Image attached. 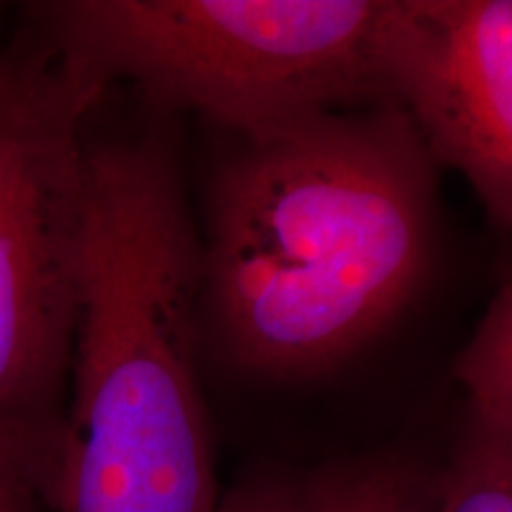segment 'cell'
Returning <instances> with one entry per match:
<instances>
[{
	"label": "cell",
	"mask_w": 512,
	"mask_h": 512,
	"mask_svg": "<svg viewBox=\"0 0 512 512\" xmlns=\"http://www.w3.org/2000/svg\"><path fill=\"white\" fill-rule=\"evenodd\" d=\"M235 140L209 183L202 323L242 370L311 375L366 344L420 287L434 162L394 105Z\"/></svg>",
	"instance_id": "6da1fadb"
},
{
	"label": "cell",
	"mask_w": 512,
	"mask_h": 512,
	"mask_svg": "<svg viewBox=\"0 0 512 512\" xmlns=\"http://www.w3.org/2000/svg\"><path fill=\"white\" fill-rule=\"evenodd\" d=\"M202 332L200 233L171 133L91 131L55 482L64 510H216Z\"/></svg>",
	"instance_id": "7a4b0ae2"
},
{
	"label": "cell",
	"mask_w": 512,
	"mask_h": 512,
	"mask_svg": "<svg viewBox=\"0 0 512 512\" xmlns=\"http://www.w3.org/2000/svg\"><path fill=\"white\" fill-rule=\"evenodd\" d=\"M387 0H53L31 27L107 88L252 136L320 112L387 105Z\"/></svg>",
	"instance_id": "3957f363"
},
{
	"label": "cell",
	"mask_w": 512,
	"mask_h": 512,
	"mask_svg": "<svg viewBox=\"0 0 512 512\" xmlns=\"http://www.w3.org/2000/svg\"><path fill=\"white\" fill-rule=\"evenodd\" d=\"M110 88L38 31L0 48V437L60 453L86 150Z\"/></svg>",
	"instance_id": "277c9868"
},
{
	"label": "cell",
	"mask_w": 512,
	"mask_h": 512,
	"mask_svg": "<svg viewBox=\"0 0 512 512\" xmlns=\"http://www.w3.org/2000/svg\"><path fill=\"white\" fill-rule=\"evenodd\" d=\"M387 105L512 230V0H387Z\"/></svg>",
	"instance_id": "5b68a950"
},
{
	"label": "cell",
	"mask_w": 512,
	"mask_h": 512,
	"mask_svg": "<svg viewBox=\"0 0 512 512\" xmlns=\"http://www.w3.org/2000/svg\"><path fill=\"white\" fill-rule=\"evenodd\" d=\"M406 477L399 467L361 465L256 479L223 494L216 512H382Z\"/></svg>",
	"instance_id": "8992f818"
},
{
	"label": "cell",
	"mask_w": 512,
	"mask_h": 512,
	"mask_svg": "<svg viewBox=\"0 0 512 512\" xmlns=\"http://www.w3.org/2000/svg\"><path fill=\"white\" fill-rule=\"evenodd\" d=\"M456 375L472 406V422L512 444V278L460 351Z\"/></svg>",
	"instance_id": "52a82bcc"
},
{
	"label": "cell",
	"mask_w": 512,
	"mask_h": 512,
	"mask_svg": "<svg viewBox=\"0 0 512 512\" xmlns=\"http://www.w3.org/2000/svg\"><path fill=\"white\" fill-rule=\"evenodd\" d=\"M437 501L439 512H512V444L472 422Z\"/></svg>",
	"instance_id": "ba28073f"
},
{
	"label": "cell",
	"mask_w": 512,
	"mask_h": 512,
	"mask_svg": "<svg viewBox=\"0 0 512 512\" xmlns=\"http://www.w3.org/2000/svg\"><path fill=\"white\" fill-rule=\"evenodd\" d=\"M60 453L0 437V512H53Z\"/></svg>",
	"instance_id": "9c48e42d"
},
{
	"label": "cell",
	"mask_w": 512,
	"mask_h": 512,
	"mask_svg": "<svg viewBox=\"0 0 512 512\" xmlns=\"http://www.w3.org/2000/svg\"><path fill=\"white\" fill-rule=\"evenodd\" d=\"M382 512H439V501L408 475Z\"/></svg>",
	"instance_id": "30bf717a"
}]
</instances>
